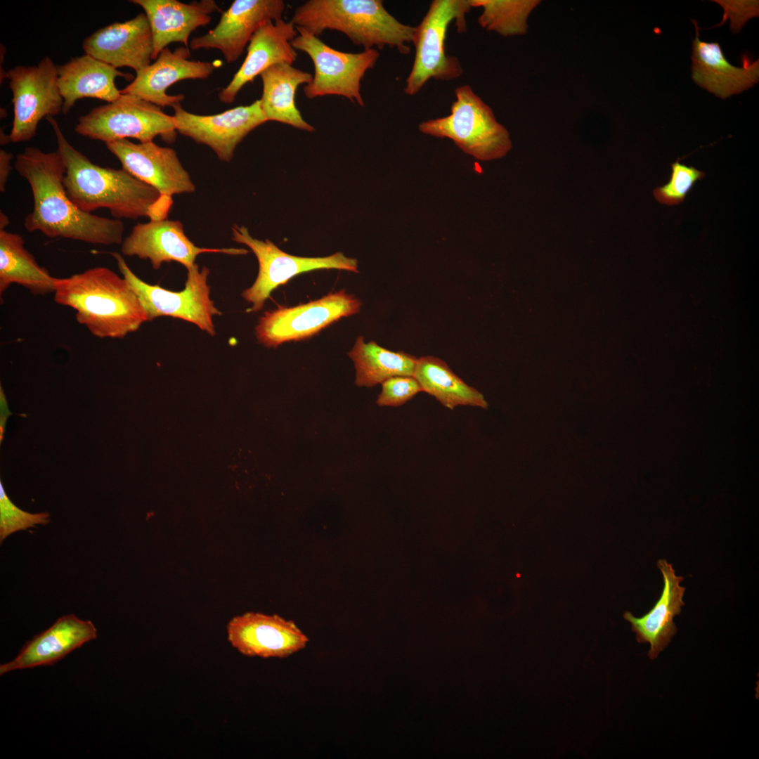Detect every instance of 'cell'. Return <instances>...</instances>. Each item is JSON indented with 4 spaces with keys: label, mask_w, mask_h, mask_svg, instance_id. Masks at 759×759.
<instances>
[{
    "label": "cell",
    "mask_w": 759,
    "mask_h": 759,
    "mask_svg": "<svg viewBox=\"0 0 759 759\" xmlns=\"http://www.w3.org/2000/svg\"><path fill=\"white\" fill-rule=\"evenodd\" d=\"M14 167L27 180L33 195V209L24 221L27 231L94 245L122 244L121 220L84 212L70 200L63 185L65 167L57 151L27 147L17 155Z\"/></svg>",
    "instance_id": "cell-1"
},
{
    "label": "cell",
    "mask_w": 759,
    "mask_h": 759,
    "mask_svg": "<svg viewBox=\"0 0 759 759\" xmlns=\"http://www.w3.org/2000/svg\"><path fill=\"white\" fill-rule=\"evenodd\" d=\"M57 141V152L65 167L63 185L73 203L91 213L108 209L114 219H167L173 201L124 169L93 163L67 140L53 117L46 118Z\"/></svg>",
    "instance_id": "cell-2"
},
{
    "label": "cell",
    "mask_w": 759,
    "mask_h": 759,
    "mask_svg": "<svg viewBox=\"0 0 759 759\" xmlns=\"http://www.w3.org/2000/svg\"><path fill=\"white\" fill-rule=\"evenodd\" d=\"M53 301L72 308L76 320L100 339H122L149 321L126 280L105 266L55 279Z\"/></svg>",
    "instance_id": "cell-3"
},
{
    "label": "cell",
    "mask_w": 759,
    "mask_h": 759,
    "mask_svg": "<svg viewBox=\"0 0 759 759\" xmlns=\"http://www.w3.org/2000/svg\"><path fill=\"white\" fill-rule=\"evenodd\" d=\"M290 21L316 37L336 30L365 50L389 46L405 55L416 32V26L391 15L381 0H309L296 8Z\"/></svg>",
    "instance_id": "cell-4"
},
{
    "label": "cell",
    "mask_w": 759,
    "mask_h": 759,
    "mask_svg": "<svg viewBox=\"0 0 759 759\" xmlns=\"http://www.w3.org/2000/svg\"><path fill=\"white\" fill-rule=\"evenodd\" d=\"M450 113L422 122L425 134L453 141L463 152L488 161L501 158L512 148L509 133L495 119L493 110L467 84L455 89Z\"/></svg>",
    "instance_id": "cell-5"
},
{
    "label": "cell",
    "mask_w": 759,
    "mask_h": 759,
    "mask_svg": "<svg viewBox=\"0 0 759 759\" xmlns=\"http://www.w3.org/2000/svg\"><path fill=\"white\" fill-rule=\"evenodd\" d=\"M472 8L468 0H434L421 22L416 26L413 44L414 62L404 87L410 96L417 93L433 78L449 81L460 77L463 69L459 60L446 52L448 27L455 22L460 33L467 31L465 15Z\"/></svg>",
    "instance_id": "cell-6"
},
{
    "label": "cell",
    "mask_w": 759,
    "mask_h": 759,
    "mask_svg": "<svg viewBox=\"0 0 759 759\" xmlns=\"http://www.w3.org/2000/svg\"><path fill=\"white\" fill-rule=\"evenodd\" d=\"M77 134L105 143L135 138L141 143L160 136L171 143L176 139L173 115L136 96L122 94L117 100L93 108L78 119Z\"/></svg>",
    "instance_id": "cell-7"
},
{
    "label": "cell",
    "mask_w": 759,
    "mask_h": 759,
    "mask_svg": "<svg viewBox=\"0 0 759 759\" xmlns=\"http://www.w3.org/2000/svg\"><path fill=\"white\" fill-rule=\"evenodd\" d=\"M110 254L122 277L137 295L149 321L160 316H170L192 323L210 336L215 335L213 317L221 316V312L210 298L207 267L200 269L195 263L187 269L184 289L174 292L145 283L131 270L120 254Z\"/></svg>",
    "instance_id": "cell-8"
},
{
    "label": "cell",
    "mask_w": 759,
    "mask_h": 759,
    "mask_svg": "<svg viewBox=\"0 0 759 759\" xmlns=\"http://www.w3.org/2000/svg\"><path fill=\"white\" fill-rule=\"evenodd\" d=\"M297 34L292 41L297 51L306 53L311 59L314 74L311 82L304 86L309 99L328 95L345 97L359 106L365 105L361 93V83L365 72L375 67L379 53L375 48L359 53L336 50L305 29L296 27Z\"/></svg>",
    "instance_id": "cell-9"
},
{
    "label": "cell",
    "mask_w": 759,
    "mask_h": 759,
    "mask_svg": "<svg viewBox=\"0 0 759 759\" xmlns=\"http://www.w3.org/2000/svg\"><path fill=\"white\" fill-rule=\"evenodd\" d=\"M231 231L233 240L249 247L258 260L257 277L252 285L242 292L243 299L252 304V312L261 310L273 290L301 273L318 269L359 272L357 259L342 252L323 257H297L285 252L268 239L264 241L253 238L245 226L235 224Z\"/></svg>",
    "instance_id": "cell-10"
},
{
    "label": "cell",
    "mask_w": 759,
    "mask_h": 759,
    "mask_svg": "<svg viewBox=\"0 0 759 759\" xmlns=\"http://www.w3.org/2000/svg\"><path fill=\"white\" fill-rule=\"evenodd\" d=\"M12 92L13 120L10 141L31 140L43 118L63 112V99L58 86V65L46 56L36 65H17L6 72Z\"/></svg>",
    "instance_id": "cell-11"
},
{
    "label": "cell",
    "mask_w": 759,
    "mask_h": 759,
    "mask_svg": "<svg viewBox=\"0 0 759 759\" xmlns=\"http://www.w3.org/2000/svg\"><path fill=\"white\" fill-rule=\"evenodd\" d=\"M361 306V301L344 290L296 306H280L259 318L256 337L267 347L304 339L341 318L358 313Z\"/></svg>",
    "instance_id": "cell-12"
},
{
    "label": "cell",
    "mask_w": 759,
    "mask_h": 759,
    "mask_svg": "<svg viewBox=\"0 0 759 759\" xmlns=\"http://www.w3.org/2000/svg\"><path fill=\"white\" fill-rule=\"evenodd\" d=\"M171 108L176 131L197 143L207 145L226 162L233 159L236 147L250 131L267 122L259 99L248 105L211 115L191 113L180 103Z\"/></svg>",
    "instance_id": "cell-13"
},
{
    "label": "cell",
    "mask_w": 759,
    "mask_h": 759,
    "mask_svg": "<svg viewBox=\"0 0 759 759\" xmlns=\"http://www.w3.org/2000/svg\"><path fill=\"white\" fill-rule=\"evenodd\" d=\"M121 252L150 261L155 270L165 262L176 261L186 269L193 266L197 257L203 253L244 255V248H205L196 246L186 235L178 220H150L136 224L121 244Z\"/></svg>",
    "instance_id": "cell-14"
},
{
    "label": "cell",
    "mask_w": 759,
    "mask_h": 759,
    "mask_svg": "<svg viewBox=\"0 0 759 759\" xmlns=\"http://www.w3.org/2000/svg\"><path fill=\"white\" fill-rule=\"evenodd\" d=\"M105 145L122 169L156 189L164 198L172 200L173 195L195 190L189 173L174 149L153 141L136 143L126 138Z\"/></svg>",
    "instance_id": "cell-15"
},
{
    "label": "cell",
    "mask_w": 759,
    "mask_h": 759,
    "mask_svg": "<svg viewBox=\"0 0 759 759\" xmlns=\"http://www.w3.org/2000/svg\"><path fill=\"white\" fill-rule=\"evenodd\" d=\"M226 631L231 646L250 657L286 658L304 649L309 640L292 621L259 612L232 618Z\"/></svg>",
    "instance_id": "cell-16"
},
{
    "label": "cell",
    "mask_w": 759,
    "mask_h": 759,
    "mask_svg": "<svg viewBox=\"0 0 759 759\" xmlns=\"http://www.w3.org/2000/svg\"><path fill=\"white\" fill-rule=\"evenodd\" d=\"M283 0H235L222 13L219 22L207 34L193 37L192 50H219L227 63L236 61L258 28L268 21L282 18Z\"/></svg>",
    "instance_id": "cell-17"
},
{
    "label": "cell",
    "mask_w": 759,
    "mask_h": 759,
    "mask_svg": "<svg viewBox=\"0 0 759 759\" xmlns=\"http://www.w3.org/2000/svg\"><path fill=\"white\" fill-rule=\"evenodd\" d=\"M190 57V48L184 46L174 51L164 48L153 63L136 72L121 93L136 96L160 108L181 103L185 96L168 95L167 89L184 79H205L216 67L213 63L192 60Z\"/></svg>",
    "instance_id": "cell-18"
},
{
    "label": "cell",
    "mask_w": 759,
    "mask_h": 759,
    "mask_svg": "<svg viewBox=\"0 0 759 759\" xmlns=\"http://www.w3.org/2000/svg\"><path fill=\"white\" fill-rule=\"evenodd\" d=\"M82 48L86 54L117 69L128 67L136 72L142 70L150 64L154 50L145 14L98 29L84 39Z\"/></svg>",
    "instance_id": "cell-19"
},
{
    "label": "cell",
    "mask_w": 759,
    "mask_h": 759,
    "mask_svg": "<svg viewBox=\"0 0 759 759\" xmlns=\"http://www.w3.org/2000/svg\"><path fill=\"white\" fill-rule=\"evenodd\" d=\"M297 34L295 25L283 18L261 25L249 40L247 56L240 67L219 93V100L232 103L245 85L275 64L292 65L298 56L292 45Z\"/></svg>",
    "instance_id": "cell-20"
},
{
    "label": "cell",
    "mask_w": 759,
    "mask_h": 759,
    "mask_svg": "<svg viewBox=\"0 0 759 759\" xmlns=\"http://www.w3.org/2000/svg\"><path fill=\"white\" fill-rule=\"evenodd\" d=\"M144 11L150 24L154 50L152 60L171 43L180 42L189 48V37L197 28L208 25L211 14L220 11L214 0L194 1L189 4L177 0H131Z\"/></svg>",
    "instance_id": "cell-21"
},
{
    "label": "cell",
    "mask_w": 759,
    "mask_h": 759,
    "mask_svg": "<svg viewBox=\"0 0 759 759\" xmlns=\"http://www.w3.org/2000/svg\"><path fill=\"white\" fill-rule=\"evenodd\" d=\"M97 637L93 623L74 614L60 617L49 628L27 642L18 656L0 666V675L15 670L53 665Z\"/></svg>",
    "instance_id": "cell-22"
},
{
    "label": "cell",
    "mask_w": 759,
    "mask_h": 759,
    "mask_svg": "<svg viewBox=\"0 0 759 759\" xmlns=\"http://www.w3.org/2000/svg\"><path fill=\"white\" fill-rule=\"evenodd\" d=\"M692 44V79L699 86L725 99L740 93L755 85L759 79L758 60L753 63L744 56L743 66L735 67L725 57L718 42L708 43L699 39V27Z\"/></svg>",
    "instance_id": "cell-23"
},
{
    "label": "cell",
    "mask_w": 759,
    "mask_h": 759,
    "mask_svg": "<svg viewBox=\"0 0 759 759\" xmlns=\"http://www.w3.org/2000/svg\"><path fill=\"white\" fill-rule=\"evenodd\" d=\"M657 567L663 578V588L659 600L642 617L637 618L630 611L623 614L625 620L631 623L637 641L650 644L648 656L651 659H656L675 635L677 627L673 618L680 614L681 607L685 604L682 597L685 588L680 585L683 577L677 576L672 564L666 559H659Z\"/></svg>",
    "instance_id": "cell-24"
},
{
    "label": "cell",
    "mask_w": 759,
    "mask_h": 759,
    "mask_svg": "<svg viewBox=\"0 0 759 759\" xmlns=\"http://www.w3.org/2000/svg\"><path fill=\"white\" fill-rule=\"evenodd\" d=\"M133 79L132 74L88 54L72 58L58 65V86L63 99V113L67 114L75 103L85 98H96L107 103L119 98L122 93L115 79Z\"/></svg>",
    "instance_id": "cell-25"
},
{
    "label": "cell",
    "mask_w": 759,
    "mask_h": 759,
    "mask_svg": "<svg viewBox=\"0 0 759 759\" xmlns=\"http://www.w3.org/2000/svg\"><path fill=\"white\" fill-rule=\"evenodd\" d=\"M259 76L262 82L259 100L267 122H278L301 130L314 131V126L304 120L295 103L297 89L301 84H309L313 75L291 64L282 63L271 66Z\"/></svg>",
    "instance_id": "cell-26"
},
{
    "label": "cell",
    "mask_w": 759,
    "mask_h": 759,
    "mask_svg": "<svg viewBox=\"0 0 759 759\" xmlns=\"http://www.w3.org/2000/svg\"><path fill=\"white\" fill-rule=\"evenodd\" d=\"M55 279L25 248L21 235L0 230L1 298L12 284L22 286L34 295L53 293Z\"/></svg>",
    "instance_id": "cell-27"
},
{
    "label": "cell",
    "mask_w": 759,
    "mask_h": 759,
    "mask_svg": "<svg viewBox=\"0 0 759 759\" xmlns=\"http://www.w3.org/2000/svg\"><path fill=\"white\" fill-rule=\"evenodd\" d=\"M413 376L422 391L434 397L443 406L453 410L458 406L487 408L484 395L453 372L443 360L425 356L417 358Z\"/></svg>",
    "instance_id": "cell-28"
},
{
    "label": "cell",
    "mask_w": 759,
    "mask_h": 759,
    "mask_svg": "<svg viewBox=\"0 0 759 759\" xmlns=\"http://www.w3.org/2000/svg\"><path fill=\"white\" fill-rule=\"evenodd\" d=\"M356 369L355 384L372 387L386 379L398 375L413 376L417 358L403 351H391L376 342H365L358 337L348 353Z\"/></svg>",
    "instance_id": "cell-29"
},
{
    "label": "cell",
    "mask_w": 759,
    "mask_h": 759,
    "mask_svg": "<svg viewBox=\"0 0 759 759\" xmlns=\"http://www.w3.org/2000/svg\"><path fill=\"white\" fill-rule=\"evenodd\" d=\"M468 1L472 8H482L478 19L480 26L502 37L524 34L529 14L540 3L537 0Z\"/></svg>",
    "instance_id": "cell-30"
},
{
    "label": "cell",
    "mask_w": 759,
    "mask_h": 759,
    "mask_svg": "<svg viewBox=\"0 0 759 759\" xmlns=\"http://www.w3.org/2000/svg\"><path fill=\"white\" fill-rule=\"evenodd\" d=\"M669 181L653 190L655 199L660 203L674 206L685 200L695 183L705 176V173L692 166H687L679 160L670 164Z\"/></svg>",
    "instance_id": "cell-31"
},
{
    "label": "cell",
    "mask_w": 759,
    "mask_h": 759,
    "mask_svg": "<svg viewBox=\"0 0 759 759\" xmlns=\"http://www.w3.org/2000/svg\"><path fill=\"white\" fill-rule=\"evenodd\" d=\"M47 512L30 513L14 505L6 495L2 482L0 481V540L1 543L11 534L26 530L37 525H45L49 521Z\"/></svg>",
    "instance_id": "cell-32"
},
{
    "label": "cell",
    "mask_w": 759,
    "mask_h": 759,
    "mask_svg": "<svg viewBox=\"0 0 759 759\" xmlns=\"http://www.w3.org/2000/svg\"><path fill=\"white\" fill-rule=\"evenodd\" d=\"M421 391L422 389L414 376H394L382 383L376 403L382 407L401 406Z\"/></svg>",
    "instance_id": "cell-33"
},
{
    "label": "cell",
    "mask_w": 759,
    "mask_h": 759,
    "mask_svg": "<svg viewBox=\"0 0 759 759\" xmlns=\"http://www.w3.org/2000/svg\"><path fill=\"white\" fill-rule=\"evenodd\" d=\"M13 155L6 150H0V190L4 192L9 177L11 165V162Z\"/></svg>",
    "instance_id": "cell-34"
},
{
    "label": "cell",
    "mask_w": 759,
    "mask_h": 759,
    "mask_svg": "<svg viewBox=\"0 0 759 759\" xmlns=\"http://www.w3.org/2000/svg\"><path fill=\"white\" fill-rule=\"evenodd\" d=\"M0 441L1 442L4 439L6 420L9 415H11V413L9 411L6 398L1 386L0 387Z\"/></svg>",
    "instance_id": "cell-35"
},
{
    "label": "cell",
    "mask_w": 759,
    "mask_h": 759,
    "mask_svg": "<svg viewBox=\"0 0 759 759\" xmlns=\"http://www.w3.org/2000/svg\"><path fill=\"white\" fill-rule=\"evenodd\" d=\"M9 224V219L8 216L2 212H0V230H5V228Z\"/></svg>",
    "instance_id": "cell-36"
}]
</instances>
